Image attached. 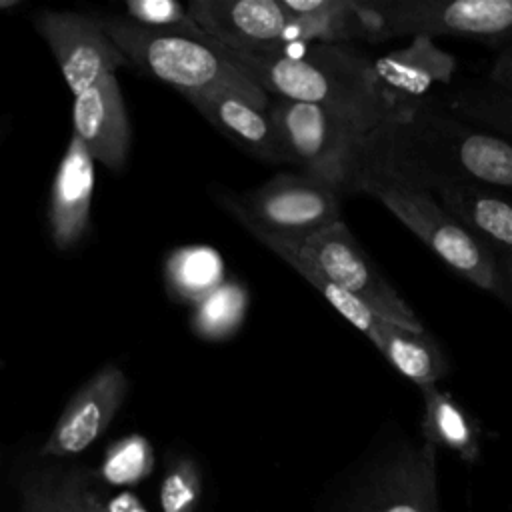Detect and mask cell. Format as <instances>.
<instances>
[{
  "mask_svg": "<svg viewBox=\"0 0 512 512\" xmlns=\"http://www.w3.org/2000/svg\"><path fill=\"white\" fill-rule=\"evenodd\" d=\"M458 182L512 192V142L436 106L434 100L390 116L362 140L354 194L366 184L434 194Z\"/></svg>",
  "mask_w": 512,
  "mask_h": 512,
  "instance_id": "1",
  "label": "cell"
},
{
  "mask_svg": "<svg viewBox=\"0 0 512 512\" xmlns=\"http://www.w3.org/2000/svg\"><path fill=\"white\" fill-rule=\"evenodd\" d=\"M224 52L270 98L322 106L364 134L392 116L374 84L372 56L354 44H272Z\"/></svg>",
  "mask_w": 512,
  "mask_h": 512,
  "instance_id": "2",
  "label": "cell"
},
{
  "mask_svg": "<svg viewBox=\"0 0 512 512\" xmlns=\"http://www.w3.org/2000/svg\"><path fill=\"white\" fill-rule=\"evenodd\" d=\"M98 22L130 64L172 86L186 100L232 94L258 108H270L272 98L216 40L156 32L120 16H98Z\"/></svg>",
  "mask_w": 512,
  "mask_h": 512,
  "instance_id": "3",
  "label": "cell"
},
{
  "mask_svg": "<svg viewBox=\"0 0 512 512\" xmlns=\"http://www.w3.org/2000/svg\"><path fill=\"white\" fill-rule=\"evenodd\" d=\"M268 110L288 164L340 196L354 194L364 132L316 104L272 98Z\"/></svg>",
  "mask_w": 512,
  "mask_h": 512,
  "instance_id": "4",
  "label": "cell"
},
{
  "mask_svg": "<svg viewBox=\"0 0 512 512\" xmlns=\"http://www.w3.org/2000/svg\"><path fill=\"white\" fill-rule=\"evenodd\" d=\"M360 194L376 198L452 272L476 288L496 292L494 250L464 228L430 192L388 184H366Z\"/></svg>",
  "mask_w": 512,
  "mask_h": 512,
  "instance_id": "5",
  "label": "cell"
},
{
  "mask_svg": "<svg viewBox=\"0 0 512 512\" xmlns=\"http://www.w3.org/2000/svg\"><path fill=\"white\" fill-rule=\"evenodd\" d=\"M220 200L246 230L270 234L304 236L342 220L340 192L302 172L276 174L248 192Z\"/></svg>",
  "mask_w": 512,
  "mask_h": 512,
  "instance_id": "6",
  "label": "cell"
},
{
  "mask_svg": "<svg viewBox=\"0 0 512 512\" xmlns=\"http://www.w3.org/2000/svg\"><path fill=\"white\" fill-rule=\"evenodd\" d=\"M278 236L310 260L328 280L366 304L376 316L410 330H424L418 314L362 250L342 220L304 236Z\"/></svg>",
  "mask_w": 512,
  "mask_h": 512,
  "instance_id": "7",
  "label": "cell"
},
{
  "mask_svg": "<svg viewBox=\"0 0 512 512\" xmlns=\"http://www.w3.org/2000/svg\"><path fill=\"white\" fill-rule=\"evenodd\" d=\"M386 40L456 36L504 48L512 44V0H380Z\"/></svg>",
  "mask_w": 512,
  "mask_h": 512,
  "instance_id": "8",
  "label": "cell"
},
{
  "mask_svg": "<svg viewBox=\"0 0 512 512\" xmlns=\"http://www.w3.org/2000/svg\"><path fill=\"white\" fill-rule=\"evenodd\" d=\"M346 512H438L436 448L404 440L386 450Z\"/></svg>",
  "mask_w": 512,
  "mask_h": 512,
  "instance_id": "9",
  "label": "cell"
},
{
  "mask_svg": "<svg viewBox=\"0 0 512 512\" xmlns=\"http://www.w3.org/2000/svg\"><path fill=\"white\" fill-rule=\"evenodd\" d=\"M32 22L50 48L72 96L130 64L102 30L98 16L72 10H40L32 16Z\"/></svg>",
  "mask_w": 512,
  "mask_h": 512,
  "instance_id": "10",
  "label": "cell"
},
{
  "mask_svg": "<svg viewBox=\"0 0 512 512\" xmlns=\"http://www.w3.org/2000/svg\"><path fill=\"white\" fill-rule=\"evenodd\" d=\"M456 68V58L428 36H412L404 48L372 58L374 84L392 116L432 102L436 88L450 84Z\"/></svg>",
  "mask_w": 512,
  "mask_h": 512,
  "instance_id": "11",
  "label": "cell"
},
{
  "mask_svg": "<svg viewBox=\"0 0 512 512\" xmlns=\"http://www.w3.org/2000/svg\"><path fill=\"white\" fill-rule=\"evenodd\" d=\"M128 392V378L116 364L98 368L66 402L40 456L70 458L92 446L110 426Z\"/></svg>",
  "mask_w": 512,
  "mask_h": 512,
  "instance_id": "12",
  "label": "cell"
},
{
  "mask_svg": "<svg viewBox=\"0 0 512 512\" xmlns=\"http://www.w3.org/2000/svg\"><path fill=\"white\" fill-rule=\"evenodd\" d=\"M72 134L84 144L94 162L112 172L126 166L132 132L116 74L74 96Z\"/></svg>",
  "mask_w": 512,
  "mask_h": 512,
  "instance_id": "13",
  "label": "cell"
},
{
  "mask_svg": "<svg viewBox=\"0 0 512 512\" xmlns=\"http://www.w3.org/2000/svg\"><path fill=\"white\" fill-rule=\"evenodd\" d=\"M196 24L224 48H262L282 40L290 14L280 0H192Z\"/></svg>",
  "mask_w": 512,
  "mask_h": 512,
  "instance_id": "14",
  "label": "cell"
},
{
  "mask_svg": "<svg viewBox=\"0 0 512 512\" xmlns=\"http://www.w3.org/2000/svg\"><path fill=\"white\" fill-rule=\"evenodd\" d=\"M94 164L84 144L72 134L54 172L48 202V230L58 250L74 248L90 226Z\"/></svg>",
  "mask_w": 512,
  "mask_h": 512,
  "instance_id": "15",
  "label": "cell"
},
{
  "mask_svg": "<svg viewBox=\"0 0 512 512\" xmlns=\"http://www.w3.org/2000/svg\"><path fill=\"white\" fill-rule=\"evenodd\" d=\"M204 120L250 156L268 162H286L278 130L268 108L232 94H208L188 100Z\"/></svg>",
  "mask_w": 512,
  "mask_h": 512,
  "instance_id": "16",
  "label": "cell"
},
{
  "mask_svg": "<svg viewBox=\"0 0 512 512\" xmlns=\"http://www.w3.org/2000/svg\"><path fill=\"white\" fill-rule=\"evenodd\" d=\"M432 196L496 256L512 254V192L458 182L438 188Z\"/></svg>",
  "mask_w": 512,
  "mask_h": 512,
  "instance_id": "17",
  "label": "cell"
},
{
  "mask_svg": "<svg viewBox=\"0 0 512 512\" xmlns=\"http://www.w3.org/2000/svg\"><path fill=\"white\" fill-rule=\"evenodd\" d=\"M374 346L418 388L434 386L450 372L448 358L426 330H410L382 318Z\"/></svg>",
  "mask_w": 512,
  "mask_h": 512,
  "instance_id": "18",
  "label": "cell"
},
{
  "mask_svg": "<svg viewBox=\"0 0 512 512\" xmlns=\"http://www.w3.org/2000/svg\"><path fill=\"white\" fill-rule=\"evenodd\" d=\"M424 398V416L420 422L422 440L434 448H446L464 462H476L482 448V432L472 414L452 396V392L434 386L420 388Z\"/></svg>",
  "mask_w": 512,
  "mask_h": 512,
  "instance_id": "19",
  "label": "cell"
},
{
  "mask_svg": "<svg viewBox=\"0 0 512 512\" xmlns=\"http://www.w3.org/2000/svg\"><path fill=\"white\" fill-rule=\"evenodd\" d=\"M258 242H262L268 250H272L278 258H282L288 266H292L306 282H310L328 302L332 308H336L354 328H358L368 340L374 344L376 334H378V324L380 316H376L366 304H362L356 296L328 280L310 260H306L300 252H296L282 236L270 234V232H260V230H248Z\"/></svg>",
  "mask_w": 512,
  "mask_h": 512,
  "instance_id": "20",
  "label": "cell"
},
{
  "mask_svg": "<svg viewBox=\"0 0 512 512\" xmlns=\"http://www.w3.org/2000/svg\"><path fill=\"white\" fill-rule=\"evenodd\" d=\"M446 108L488 132L512 142V94L488 88H462L450 94Z\"/></svg>",
  "mask_w": 512,
  "mask_h": 512,
  "instance_id": "21",
  "label": "cell"
},
{
  "mask_svg": "<svg viewBox=\"0 0 512 512\" xmlns=\"http://www.w3.org/2000/svg\"><path fill=\"white\" fill-rule=\"evenodd\" d=\"M166 276L174 290L200 302L220 286L222 262L210 248H184L172 254L166 266Z\"/></svg>",
  "mask_w": 512,
  "mask_h": 512,
  "instance_id": "22",
  "label": "cell"
},
{
  "mask_svg": "<svg viewBox=\"0 0 512 512\" xmlns=\"http://www.w3.org/2000/svg\"><path fill=\"white\" fill-rule=\"evenodd\" d=\"M246 290L238 284H220L196 302L194 330L202 338L220 340L232 334L246 312Z\"/></svg>",
  "mask_w": 512,
  "mask_h": 512,
  "instance_id": "23",
  "label": "cell"
},
{
  "mask_svg": "<svg viewBox=\"0 0 512 512\" xmlns=\"http://www.w3.org/2000/svg\"><path fill=\"white\" fill-rule=\"evenodd\" d=\"M154 468V450L140 434H128L106 450L98 478L110 486H134L142 482Z\"/></svg>",
  "mask_w": 512,
  "mask_h": 512,
  "instance_id": "24",
  "label": "cell"
},
{
  "mask_svg": "<svg viewBox=\"0 0 512 512\" xmlns=\"http://www.w3.org/2000/svg\"><path fill=\"white\" fill-rule=\"evenodd\" d=\"M88 484L80 474L38 478L22 492V504L32 512H90Z\"/></svg>",
  "mask_w": 512,
  "mask_h": 512,
  "instance_id": "25",
  "label": "cell"
},
{
  "mask_svg": "<svg viewBox=\"0 0 512 512\" xmlns=\"http://www.w3.org/2000/svg\"><path fill=\"white\" fill-rule=\"evenodd\" d=\"M126 18L142 28L182 34L192 38H210L192 18L186 4L176 0H128L124 4Z\"/></svg>",
  "mask_w": 512,
  "mask_h": 512,
  "instance_id": "26",
  "label": "cell"
},
{
  "mask_svg": "<svg viewBox=\"0 0 512 512\" xmlns=\"http://www.w3.org/2000/svg\"><path fill=\"white\" fill-rule=\"evenodd\" d=\"M158 498L162 512H196L202 500V472L194 458L180 454L170 460Z\"/></svg>",
  "mask_w": 512,
  "mask_h": 512,
  "instance_id": "27",
  "label": "cell"
},
{
  "mask_svg": "<svg viewBox=\"0 0 512 512\" xmlns=\"http://www.w3.org/2000/svg\"><path fill=\"white\" fill-rule=\"evenodd\" d=\"M86 500L90 512H150L138 494L132 490H120L116 494L104 496L98 490L88 488Z\"/></svg>",
  "mask_w": 512,
  "mask_h": 512,
  "instance_id": "28",
  "label": "cell"
},
{
  "mask_svg": "<svg viewBox=\"0 0 512 512\" xmlns=\"http://www.w3.org/2000/svg\"><path fill=\"white\" fill-rule=\"evenodd\" d=\"M488 82L492 88L512 94V44L498 50L488 68Z\"/></svg>",
  "mask_w": 512,
  "mask_h": 512,
  "instance_id": "29",
  "label": "cell"
},
{
  "mask_svg": "<svg viewBox=\"0 0 512 512\" xmlns=\"http://www.w3.org/2000/svg\"><path fill=\"white\" fill-rule=\"evenodd\" d=\"M512 308V254L496 256V292Z\"/></svg>",
  "mask_w": 512,
  "mask_h": 512,
  "instance_id": "30",
  "label": "cell"
},
{
  "mask_svg": "<svg viewBox=\"0 0 512 512\" xmlns=\"http://www.w3.org/2000/svg\"><path fill=\"white\" fill-rule=\"evenodd\" d=\"M20 512H32V510H30V508H26V506H24V504H22V508H20Z\"/></svg>",
  "mask_w": 512,
  "mask_h": 512,
  "instance_id": "31",
  "label": "cell"
},
{
  "mask_svg": "<svg viewBox=\"0 0 512 512\" xmlns=\"http://www.w3.org/2000/svg\"><path fill=\"white\" fill-rule=\"evenodd\" d=\"M0 136H2V124H0Z\"/></svg>",
  "mask_w": 512,
  "mask_h": 512,
  "instance_id": "32",
  "label": "cell"
}]
</instances>
